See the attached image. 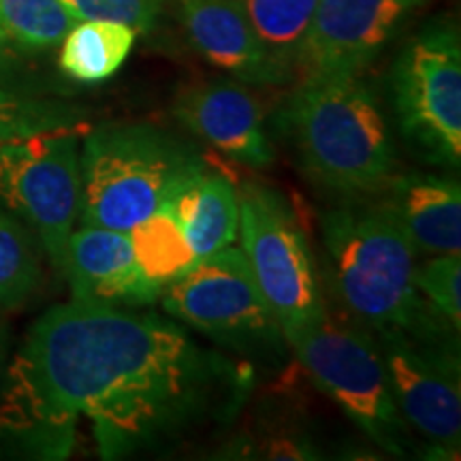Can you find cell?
Segmentation results:
<instances>
[{
  "label": "cell",
  "mask_w": 461,
  "mask_h": 461,
  "mask_svg": "<svg viewBox=\"0 0 461 461\" xmlns=\"http://www.w3.org/2000/svg\"><path fill=\"white\" fill-rule=\"evenodd\" d=\"M3 355H5V344H3V330H0V366H3Z\"/></svg>",
  "instance_id": "obj_26"
},
{
  "label": "cell",
  "mask_w": 461,
  "mask_h": 461,
  "mask_svg": "<svg viewBox=\"0 0 461 461\" xmlns=\"http://www.w3.org/2000/svg\"><path fill=\"white\" fill-rule=\"evenodd\" d=\"M41 257L32 230L0 207V308H22L41 285Z\"/></svg>",
  "instance_id": "obj_20"
},
{
  "label": "cell",
  "mask_w": 461,
  "mask_h": 461,
  "mask_svg": "<svg viewBox=\"0 0 461 461\" xmlns=\"http://www.w3.org/2000/svg\"><path fill=\"white\" fill-rule=\"evenodd\" d=\"M391 216L420 255L461 252V188L457 180L434 173H406L387 186Z\"/></svg>",
  "instance_id": "obj_15"
},
{
  "label": "cell",
  "mask_w": 461,
  "mask_h": 461,
  "mask_svg": "<svg viewBox=\"0 0 461 461\" xmlns=\"http://www.w3.org/2000/svg\"><path fill=\"white\" fill-rule=\"evenodd\" d=\"M393 107L408 141L431 163L459 169L461 43L451 22L419 32L397 58Z\"/></svg>",
  "instance_id": "obj_7"
},
{
  "label": "cell",
  "mask_w": 461,
  "mask_h": 461,
  "mask_svg": "<svg viewBox=\"0 0 461 461\" xmlns=\"http://www.w3.org/2000/svg\"><path fill=\"white\" fill-rule=\"evenodd\" d=\"M79 132L48 131L0 141V207L32 230L58 274L79 216Z\"/></svg>",
  "instance_id": "obj_6"
},
{
  "label": "cell",
  "mask_w": 461,
  "mask_h": 461,
  "mask_svg": "<svg viewBox=\"0 0 461 461\" xmlns=\"http://www.w3.org/2000/svg\"><path fill=\"white\" fill-rule=\"evenodd\" d=\"M244 384L233 361L177 322L73 299L34 322L9 366L0 442L65 459L86 417L101 457H126L230 408Z\"/></svg>",
  "instance_id": "obj_1"
},
{
  "label": "cell",
  "mask_w": 461,
  "mask_h": 461,
  "mask_svg": "<svg viewBox=\"0 0 461 461\" xmlns=\"http://www.w3.org/2000/svg\"><path fill=\"white\" fill-rule=\"evenodd\" d=\"M201 258L230 246L240 230V194L221 173L199 171L163 205Z\"/></svg>",
  "instance_id": "obj_16"
},
{
  "label": "cell",
  "mask_w": 461,
  "mask_h": 461,
  "mask_svg": "<svg viewBox=\"0 0 461 461\" xmlns=\"http://www.w3.org/2000/svg\"><path fill=\"white\" fill-rule=\"evenodd\" d=\"M286 344L314 380L372 442L397 457L411 451L412 429L391 391L376 338L322 312L285 331Z\"/></svg>",
  "instance_id": "obj_5"
},
{
  "label": "cell",
  "mask_w": 461,
  "mask_h": 461,
  "mask_svg": "<svg viewBox=\"0 0 461 461\" xmlns=\"http://www.w3.org/2000/svg\"><path fill=\"white\" fill-rule=\"evenodd\" d=\"M137 32L120 22H75L62 39L58 65L75 82H105L129 60Z\"/></svg>",
  "instance_id": "obj_17"
},
{
  "label": "cell",
  "mask_w": 461,
  "mask_h": 461,
  "mask_svg": "<svg viewBox=\"0 0 461 461\" xmlns=\"http://www.w3.org/2000/svg\"><path fill=\"white\" fill-rule=\"evenodd\" d=\"M177 15L190 45L241 82L276 86L293 75L267 54L238 0H177Z\"/></svg>",
  "instance_id": "obj_14"
},
{
  "label": "cell",
  "mask_w": 461,
  "mask_h": 461,
  "mask_svg": "<svg viewBox=\"0 0 461 461\" xmlns=\"http://www.w3.org/2000/svg\"><path fill=\"white\" fill-rule=\"evenodd\" d=\"M75 22L60 0H0V31L22 50L56 48Z\"/></svg>",
  "instance_id": "obj_21"
},
{
  "label": "cell",
  "mask_w": 461,
  "mask_h": 461,
  "mask_svg": "<svg viewBox=\"0 0 461 461\" xmlns=\"http://www.w3.org/2000/svg\"><path fill=\"white\" fill-rule=\"evenodd\" d=\"M425 0H319L297 67L305 75H361Z\"/></svg>",
  "instance_id": "obj_11"
},
{
  "label": "cell",
  "mask_w": 461,
  "mask_h": 461,
  "mask_svg": "<svg viewBox=\"0 0 461 461\" xmlns=\"http://www.w3.org/2000/svg\"><path fill=\"white\" fill-rule=\"evenodd\" d=\"M129 238L141 274L163 291L199 263L180 224L163 207L132 227Z\"/></svg>",
  "instance_id": "obj_18"
},
{
  "label": "cell",
  "mask_w": 461,
  "mask_h": 461,
  "mask_svg": "<svg viewBox=\"0 0 461 461\" xmlns=\"http://www.w3.org/2000/svg\"><path fill=\"white\" fill-rule=\"evenodd\" d=\"M205 169L197 149L152 124L88 131L79 152V221L129 233Z\"/></svg>",
  "instance_id": "obj_4"
},
{
  "label": "cell",
  "mask_w": 461,
  "mask_h": 461,
  "mask_svg": "<svg viewBox=\"0 0 461 461\" xmlns=\"http://www.w3.org/2000/svg\"><path fill=\"white\" fill-rule=\"evenodd\" d=\"M86 126L84 112L65 103L37 99L0 86V141Z\"/></svg>",
  "instance_id": "obj_22"
},
{
  "label": "cell",
  "mask_w": 461,
  "mask_h": 461,
  "mask_svg": "<svg viewBox=\"0 0 461 461\" xmlns=\"http://www.w3.org/2000/svg\"><path fill=\"white\" fill-rule=\"evenodd\" d=\"M77 22H120L135 32H149L157 26L163 0H60Z\"/></svg>",
  "instance_id": "obj_24"
},
{
  "label": "cell",
  "mask_w": 461,
  "mask_h": 461,
  "mask_svg": "<svg viewBox=\"0 0 461 461\" xmlns=\"http://www.w3.org/2000/svg\"><path fill=\"white\" fill-rule=\"evenodd\" d=\"M11 65H14V56H11V41L5 37V32L0 31V79H3V75L9 71Z\"/></svg>",
  "instance_id": "obj_25"
},
{
  "label": "cell",
  "mask_w": 461,
  "mask_h": 461,
  "mask_svg": "<svg viewBox=\"0 0 461 461\" xmlns=\"http://www.w3.org/2000/svg\"><path fill=\"white\" fill-rule=\"evenodd\" d=\"M391 391L403 420L438 459H453L461 445L457 350L423 344L402 330L378 331Z\"/></svg>",
  "instance_id": "obj_10"
},
{
  "label": "cell",
  "mask_w": 461,
  "mask_h": 461,
  "mask_svg": "<svg viewBox=\"0 0 461 461\" xmlns=\"http://www.w3.org/2000/svg\"><path fill=\"white\" fill-rule=\"evenodd\" d=\"M173 115L201 141L241 165L265 169L274 163L261 105L244 86L227 79L190 84L177 92Z\"/></svg>",
  "instance_id": "obj_12"
},
{
  "label": "cell",
  "mask_w": 461,
  "mask_h": 461,
  "mask_svg": "<svg viewBox=\"0 0 461 461\" xmlns=\"http://www.w3.org/2000/svg\"><path fill=\"white\" fill-rule=\"evenodd\" d=\"M322 248L338 302L376 331L402 330L423 344L445 346L447 325L420 297L417 250L383 201H350L322 216Z\"/></svg>",
  "instance_id": "obj_2"
},
{
  "label": "cell",
  "mask_w": 461,
  "mask_h": 461,
  "mask_svg": "<svg viewBox=\"0 0 461 461\" xmlns=\"http://www.w3.org/2000/svg\"><path fill=\"white\" fill-rule=\"evenodd\" d=\"M303 171L346 197L384 190L395 146L378 99L359 75H305L285 112Z\"/></svg>",
  "instance_id": "obj_3"
},
{
  "label": "cell",
  "mask_w": 461,
  "mask_h": 461,
  "mask_svg": "<svg viewBox=\"0 0 461 461\" xmlns=\"http://www.w3.org/2000/svg\"><path fill=\"white\" fill-rule=\"evenodd\" d=\"M238 233L241 252L282 333L325 312L308 241L280 194L261 186L244 188Z\"/></svg>",
  "instance_id": "obj_9"
},
{
  "label": "cell",
  "mask_w": 461,
  "mask_h": 461,
  "mask_svg": "<svg viewBox=\"0 0 461 461\" xmlns=\"http://www.w3.org/2000/svg\"><path fill=\"white\" fill-rule=\"evenodd\" d=\"M173 319L240 353H269L286 344L272 308L258 291L244 252L222 248L163 291Z\"/></svg>",
  "instance_id": "obj_8"
},
{
  "label": "cell",
  "mask_w": 461,
  "mask_h": 461,
  "mask_svg": "<svg viewBox=\"0 0 461 461\" xmlns=\"http://www.w3.org/2000/svg\"><path fill=\"white\" fill-rule=\"evenodd\" d=\"M62 276L79 302L141 308L163 295L141 274L129 233L99 227L73 230L67 244Z\"/></svg>",
  "instance_id": "obj_13"
},
{
  "label": "cell",
  "mask_w": 461,
  "mask_h": 461,
  "mask_svg": "<svg viewBox=\"0 0 461 461\" xmlns=\"http://www.w3.org/2000/svg\"><path fill=\"white\" fill-rule=\"evenodd\" d=\"M419 293L431 303L438 314L445 316L448 325L459 331L461 325V257L459 252L451 255H436L428 263L417 267Z\"/></svg>",
  "instance_id": "obj_23"
},
{
  "label": "cell",
  "mask_w": 461,
  "mask_h": 461,
  "mask_svg": "<svg viewBox=\"0 0 461 461\" xmlns=\"http://www.w3.org/2000/svg\"><path fill=\"white\" fill-rule=\"evenodd\" d=\"M267 54L288 73L297 67L319 0H238Z\"/></svg>",
  "instance_id": "obj_19"
}]
</instances>
